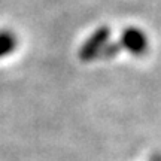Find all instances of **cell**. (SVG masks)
Wrapping results in <instances>:
<instances>
[{
    "instance_id": "cell-1",
    "label": "cell",
    "mask_w": 161,
    "mask_h": 161,
    "mask_svg": "<svg viewBox=\"0 0 161 161\" xmlns=\"http://www.w3.org/2000/svg\"><path fill=\"white\" fill-rule=\"evenodd\" d=\"M110 42V29L109 27H98L94 30L88 39L82 43L79 48V58L82 61H92V60H100L104 48Z\"/></svg>"
},
{
    "instance_id": "cell-2",
    "label": "cell",
    "mask_w": 161,
    "mask_h": 161,
    "mask_svg": "<svg viewBox=\"0 0 161 161\" xmlns=\"http://www.w3.org/2000/svg\"><path fill=\"white\" fill-rule=\"evenodd\" d=\"M118 42L121 45V49L130 52L131 55H136V57L143 55L145 52L148 51V48H149L148 36H146L143 30L139 29V27H127L121 33V37Z\"/></svg>"
},
{
    "instance_id": "cell-3",
    "label": "cell",
    "mask_w": 161,
    "mask_h": 161,
    "mask_svg": "<svg viewBox=\"0 0 161 161\" xmlns=\"http://www.w3.org/2000/svg\"><path fill=\"white\" fill-rule=\"evenodd\" d=\"M18 37L11 30H0V58L11 55L17 49Z\"/></svg>"
}]
</instances>
